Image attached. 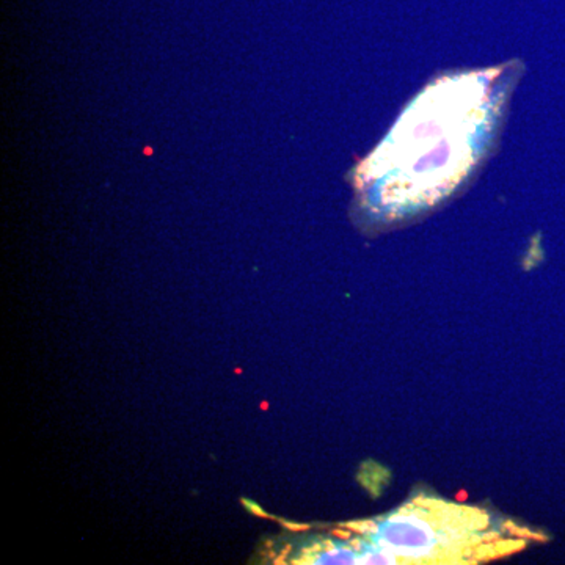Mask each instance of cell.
Returning <instances> with one entry per match:
<instances>
[{
    "instance_id": "6da1fadb",
    "label": "cell",
    "mask_w": 565,
    "mask_h": 565,
    "mask_svg": "<svg viewBox=\"0 0 565 565\" xmlns=\"http://www.w3.org/2000/svg\"><path fill=\"white\" fill-rule=\"evenodd\" d=\"M342 528H347L350 531H353L355 534H363V535H372L377 534L378 531V524L374 520H365V521H352L344 524Z\"/></svg>"
},
{
    "instance_id": "7a4b0ae2",
    "label": "cell",
    "mask_w": 565,
    "mask_h": 565,
    "mask_svg": "<svg viewBox=\"0 0 565 565\" xmlns=\"http://www.w3.org/2000/svg\"><path fill=\"white\" fill-rule=\"evenodd\" d=\"M506 528H507V529H509V532H510V534H513V535H518V537H528V538H534V540H542V542H547V540H548V537H547V535H540V534L532 532V531H529V529H526V528H518V526L512 524V523H507V524H506Z\"/></svg>"
},
{
    "instance_id": "3957f363",
    "label": "cell",
    "mask_w": 565,
    "mask_h": 565,
    "mask_svg": "<svg viewBox=\"0 0 565 565\" xmlns=\"http://www.w3.org/2000/svg\"><path fill=\"white\" fill-rule=\"evenodd\" d=\"M353 534H355V532H353V531H350V529H347V528L335 529V531H333V535L338 537V538H342V540H350Z\"/></svg>"
},
{
    "instance_id": "277c9868",
    "label": "cell",
    "mask_w": 565,
    "mask_h": 565,
    "mask_svg": "<svg viewBox=\"0 0 565 565\" xmlns=\"http://www.w3.org/2000/svg\"><path fill=\"white\" fill-rule=\"evenodd\" d=\"M285 526L286 528H289V529H292V531H300V529H308V526L306 524H301V526H298V524H291V523H285Z\"/></svg>"
}]
</instances>
